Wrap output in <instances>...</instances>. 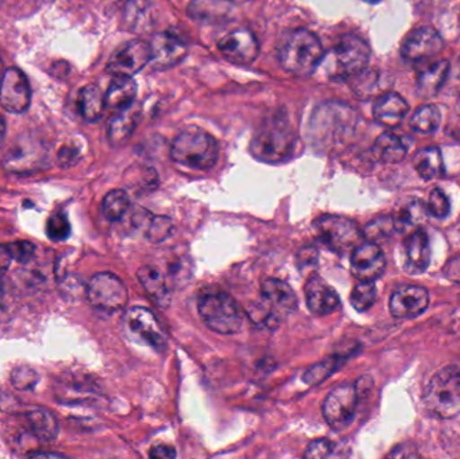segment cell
<instances>
[{
  "label": "cell",
  "mask_w": 460,
  "mask_h": 459,
  "mask_svg": "<svg viewBox=\"0 0 460 459\" xmlns=\"http://www.w3.org/2000/svg\"><path fill=\"white\" fill-rule=\"evenodd\" d=\"M11 383L19 391H30L37 385L40 376L29 366H19L11 372Z\"/></svg>",
  "instance_id": "60d3db41"
},
{
  "label": "cell",
  "mask_w": 460,
  "mask_h": 459,
  "mask_svg": "<svg viewBox=\"0 0 460 459\" xmlns=\"http://www.w3.org/2000/svg\"><path fill=\"white\" fill-rule=\"evenodd\" d=\"M316 237L332 252H350L361 244L364 234L354 221L342 216L326 215L314 221Z\"/></svg>",
  "instance_id": "52a82bcc"
},
{
  "label": "cell",
  "mask_w": 460,
  "mask_h": 459,
  "mask_svg": "<svg viewBox=\"0 0 460 459\" xmlns=\"http://www.w3.org/2000/svg\"><path fill=\"white\" fill-rule=\"evenodd\" d=\"M429 305V291L420 286H402L389 301L391 314L397 320H413L426 312Z\"/></svg>",
  "instance_id": "9a60e30c"
},
{
  "label": "cell",
  "mask_w": 460,
  "mask_h": 459,
  "mask_svg": "<svg viewBox=\"0 0 460 459\" xmlns=\"http://www.w3.org/2000/svg\"><path fill=\"white\" fill-rule=\"evenodd\" d=\"M297 135L284 116L265 119L251 143L254 158L265 163H281L294 155Z\"/></svg>",
  "instance_id": "6da1fadb"
},
{
  "label": "cell",
  "mask_w": 460,
  "mask_h": 459,
  "mask_svg": "<svg viewBox=\"0 0 460 459\" xmlns=\"http://www.w3.org/2000/svg\"><path fill=\"white\" fill-rule=\"evenodd\" d=\"M373 153L384 163H399L407 156L408 147L394 132H384L376 140Z\"/></svg>",
  "instance_id": "4dcf8cb0"
},
{
  "label": "cell",
  "mask_w": 460,
  "mask_h": 459,
  "mask_svg": "<svg viewBox=\"0 0 460 459\" xmlns=\"http://www.w3.org/2000/svg\"><path fill=\"white\" fill-rule=\"evenodd\" d=\"M218 50L233 64L249 65L259 56L260 45L253 32L237 29L218 42Z\"/></svg>",
  "instance_id": "2e32d148"
},
{
  "label": "cell",
  "mask_w": 460,
  "mask_h": 459,
  "mask_svg": "<svg viewBox=\"0 0 460 459\" xmlns=\"http://www.w3.org/2000/svg\"><path fill=\"white\" fill-rule=\"evenodd\" d=\"M105 108H107L105 96L96 85H86L81 89L78 96V110L86 121L89 123L99 121Z\"/></svg>",
  "instance_id": "d6a6232c"
},
{
  "label": "cell",
  "mask_w": 460,
  "mask_h": 459,
  "mask_svg": "<svg viewBox=\"0 0 460 459\" xmlns=\"http://www.w3.org/2000/svg\"><path fill=\"white\" fill-rule=\"evenodd\" d=\"M358 406L356 385L342 384L327 395L322 411L327 425L335 431H343L353 423Z\"/></svg>",
  "instance_id": "30bf717a"
},
{
  "label": "cell",
  "mask_w": 460,
  "mask_h": 459,
  "mask_svg": "<svg viewBox=\"0 0 460 459\" xmlns=\"http://www.w3.org/2000/svg\"><path fill=\"white\" fill-rule=\"evenodd\" d=\"M431 260L429 236L421 228L411 232L404 243V269L411 275L423 274Z\"/></svg>",
  "instance_id": "ffe728a7"
},
{
  "label": "cell",
  "mask_w": 460,
  "mask_h": 459,
  "mask_svg": "<svg viewBox=\"0 0 460 459\" xmlns=\"http://www.w3.org/2000/svg\"><path fill=\"white\" fill-rule=\"evenodd\" d=\"M376 299H377V288L375 282L359 280L351 291L350 304L357 312H367L375 305Z\"/></svg>",
  "instance_id": "8d00e7d4"
},
{
  "label": "cell",
  "mask_w": 460,
  "mask_h": 459,
  "mask_svg": "<svg viewBox=\"0 0 460 459\" xmlns=\"http://www.w3.org/2000/svg\"><path fill=\"white\" fill-rule=\"evenodd\" d=\"M445 40L434 27H420L413 30L404 42L400 53L405 61L423 62L442 53Z\"/></svg>",
  "instance_id": "4fadbf2b"
},
{
  "label": "cell",
  "mask_w": 460,
  "mask_h": 459,
  "mask_svg": "<svg viewBox=\"0 0 460 459\" xmlns=\"http://www.w3.org/2000/svg\"><path fill=\"white\" fill-rule=\"evenodd\" d=\"M427 210H429V215H431L432 217L439 218V220L447 217L448 213H450V201H448L445 191L440 190V189H435V190L431 191L429 204H427Z\"/></svg>",
  "instance_id": "b9f144b4"
},
{
  "label": "cell",
  "mask_w": 460,
  "mask_h": 459,
  "mask_svg": "<svg viewBox=\"0 0 460 459\" xmlns=\"http://www.w3.org/2000/svg\"><path fill=\"white\" fill-rule=\"evenodd\" d=\"M8 248H10L13 260L19 261V263H27L35 255V247L32 243L16 242L13 243V244H8Z\"/></svg>",
  "instance_id": "ee69618b"
},
{
  "label": "cell",
  "mask_w": 460,
  "mask_h": 459,
  "mask_svg": "<svg viewBox=\"0 0 460 459\" xmlns=\"http://www.w3.org/2000/svg\"><path fill=\"white\" fill-rule=\"evenodd\" d=\"M151 62L150 43L142 40H134L119 48L107 65L111 75L134 77L143 67Z\"/></svg>",
  "instance_id": "8fae6325"
},
{
  "label": "cell",
  "mask_w": 460,
  "mask_h": 459,
  "mask_svg": "<svg viewBox=\"0 0 460 459\" xmlns=\"http://www.w3.org/2000/svg\"><path fill=\"white\" fill-rule=\"evenodd\" d=\"M48 153L40 143L27 140L21 142L4 156L3 166L13 174H30L42 169Z\"/></svg>",
  "instance_id": "e0dca14e"
},
{
  "label": "cell",
  "mask_w": 460,
  "mask_h": 459,
  "mask_svg": "<svg viewBox=\"0 0 460 459\" xmlns=\"http://www.w3.org/2000/svg\"><path fill=\"white\" fill-rule=\"evenodd\" d=\"M443 274L451 282L460 285V255L450 259L443 269Z\"/></svg>",
  "instance_id": "f6af8a7d"
},
{
  "label": "cell",
  "mask_w": 460,
  "mask_h": 459,
  "mask_svg": "<svg viewBox=\"0 0 460 459\" xmlns=\"http://www.w3.org/2000/svg\"><path fill=\"white\" fill-rule=\"evenodd\" d=\"M305 294L308 309L318 317H326L340 309L341 299L337 291L319 275L314 274L308 278Z\"/></svg>",
  "instance_id": "ac0fdd59"
},
{
  "label": "cell",
  "mask_w": 460,
  "mask_h": 459,
  "mask_svg": "<svg viewBox=\"0 0 460 459\" xmlns=\"http://www.w3.org/2000/svg\"><path fill=\"white\" fill-rule=\"evenodd\" d=\"M410 110V104L402 94L388 92L378 97L373 107V116L385 127H396L404 120Z\"/></svg>",
  "instance_id": "44dd1931"
},
{
  "label": "cell",
  "mask_w": 460,
  "mask_h": 459,
  "mask_svg": "<svg viewBox=\"0 0 460 459\" xmlns=\"http://www.w3.org/2000/svg\"><path fill=\"white\" fill-rule=\"evenodd\" d=\"M5 314V294L4 286H3L2 279H0V323H2L3 318Z\"/></svg>",
  "instance_id": "f907efd6"
},
{
  "label": "cell",
  "mask_w": 460,
  "mask_h": 459,
  "mask_svg": "<svg viewBox=\"0 0 460 459\" xmlns=\"http://www.w3.org/2000/svg\"><path fill=\"white\" fill-rule=\"evenodd\" d=\"M424 406L432 417L453 419L460 415V366L438 371L424 388Z\"/></svg>",
  "instance_id": "5b68a950"
},
{
  "label": "cell",
  "mask_w": 460,
  "mask_h": 459,
  "mask_svg": "<svg viewBox=\"0 0 460 459\" xmlns=\"http://www.w3.org/2000/svg\"><path fill=\"white\" fill-rule=\"evenodd\" d=\"M323 54L319 38L305 29L288 32L279 43L278 57L281 67L296 77L313 75L318 69Z\"/></svg>",
  "instance_id": "7a4b0ae2"
},
{
  "label": "cell",
  "mask_w": 460,
  "mask_h": 459,
  "mask_svg": "<svg viewBox=\"0 0 460 459\" xmlns=\"http://www.w3.org/2000/svg\"><path fill=\"white\" fill-rule=\"evenodd\" d=\"M233 0H191L189 15L202 23H220L229 18Z\"/></svg>",
  "instance_id": "d4e9b609"
},
{
  "label": "cell",
  "mask_w": 460,
  "mask_h": 459,
  "mask_svg": "<svg viewBox=\"0 0 460 459\" xmlns=\"http://www.w3.org/2000/svg\"><path fill=\"white\" fill-rule=\"evenodd\" d=\"M13 255L7 245H0V275L4 274L13 263Z\"/></svg>",
  "instance_id": "681fc988"
},
{
  "label": "cell",
  "mask_w": 460,
  "mask_h": 459,
  "mask_svg": "<svg viewBox=\"0 0 460 459\" xmlns=\"http://www.w3.org/2000/svg\"><path fill=\"white\" fill-rule=\"evenodd\" d=\"M199 313L213 331L224 336L238 333L243 326V310L226 291L213 290L202 294L199 299Z\"/></svg>",
  "instance_id": "8992f818"
},
{
  "label": "cell",
  "mask_w": 460,
  "mask_h": 459,
  "mask_svg": "<svg viewBox=\"0 0 460 459\" xmlns=\"http://www.w3.org/2000/svg\"><path fill=\"white\" fill-rule=\"evenodd\" d=\"M5 137V121L4 118L0 115V146L3 145V140H4Z\"/></svg>",
  "instance_id": "f5cc1de1"
},
{
  "label": "cell",
  "mask_w": 460,
  "mask_h": 459,
  "mask_svg": "<svg viewBox=\"0 0 460 459\" xmlns=\"http://www.w3.org/2000/svg\"><path fill=\"white\" fill-rule=\"evenodd\" d=\"M124 26L132 32H147L155 24V10L150 0H126L121 10Z\"/></svg>",
  "instance_id": "603a6c76"
},
{
  "label": "cell",
  "mask_w": 460,
  "mask_h": 459,
  "mask_svg": "<svg viewBox=\"0 0 460 459\" xmlns=\"http://www.w3.org/2000/svg\"><path fill=\"white\" fill-rule=\"evenodd\" d=\"M30 457H37V458L50 457V458H56V457H64V455H58V453H34V455H30Z\"/></svg>",
  "instance_id": "816d5d0a"
},
{
  "label": "cell",
  "mask_w": 460,
  "mask_h": 459,
  "mask_svg": "<svg viewBox=\"0 0 460 459\" xmlns=\"http://www.w3.org/2000/svg\"><path fill=\"white\" fill-rule=\"evenodd\" d=\"M172 228H174V224L169 217H164V216H155L154 217V216H151L150 220L147 221L146 236L151 243L158 244V243L169 239Z\"/></svg>",
  "instance_id": "f35d334b"
},
{
  "label": "cell",
  "mask_w": 460,
  "mask_h": 459,
  "mask_svg": "<svg viewBox=\"0 0 460 459\" xmlns=\"http://www.w3.org/2000/svg\"><path fill=\"white\" fill-rule=\"evenodd\" d=\"M24 418L35 438L42 442L56 441L59 433L58 420L48 410H32Z\"/></svg>",
  "instance_id": "f1b7e54d"
},
{
  "label": "cell",
  "mask_w": 460,
  "mask_h": 459,
  "mask_svg": "<svg viewBox=\"0 0 460 459\" xmlns=\"http://www.w3.org/2000/svg\"><path fill=\"white\" fill-rule=\"evenodd\" d=\"M297 263H299L300 269L315 267L318 264V252L314 248H305L297 255Z\"/></svg>",
  "instance_id": "bcb514c9"
},
{
  "label": "cell",
  "mask_w": 460,
  "mask_h": 459,
  "mask_svg": "<svg viewBox=\"0 0 460 459\" xmlns=\"http://www.w3.org/2000/svg\"><path fill=\"white\" fill-rule=\"evenodd\" d=\"M440 120H442V113H440L439 108L434 104H427L413 113L410 126L418 134L429 135L438 131Z\"/></svg>",
  "instance_id": "836d02e7"
},
{
  "label": "cell",
  "mask_w": 460,
  "mask_h": 459,
  "mask_svg": "<svg viewBox=\"0 0 460 459\" xmlns=\"http://www.w3.org/2000/svg\"><path fill=\"white\" fill-rule=\"evenodd\" d=\"M413 167L424 181L437 180L445 174L442 153L439 148L427 147L416 153Z\"/></svg>",
  "instance_id": "1f68e13d"
},
{
  "label": "cell",
  "mask_w": 460,
  "mask_h": 459,
  "mask_svg": "<svg viewBox=\"0 0 460 459\" xmlns=\"http://www.w3.org/2000/svg\"><path fill=\"white\" fill-rule=\"evenodd\" d=\"M351 274L358 280L375 282L386 269V259L378 244L362 242L351 251Z\"/></svg>",
  "instance_id": "5bb4252c"
},
{
  "label": "cell",
  "mask_w": 460,
  "mask_h": 459,
  "mask_svg": "<svg viewBox=\"0 0 460 459\" xmlns=\"http://www.w3.org/2000/svg\"><path fill=\"white\" fill-rule=\"evenodd\" d=\"M77 159V151L75 148L62 147L58 153V162L62 167L72 166Z\"/></svg>",
  "instance_id": "c3c4849f"
},
{
  "label": "cell",
  "mask_w": 460,
  "mask_h": 459,
  "mask_svg": "<svg viewBox=\"0 0 460 459\" xmlns=\"http://www.w3.org/2000/svg\"><path fill=\"white\" fill-rule=\"evenodd\" d=\"M31 102V89L23 72L8 67L0 80V104L11 113H23Z\"/></svg>",
  "instance_id": "7c38bea8"
},
{
  "label": "cell",
  "mask_w": 460,
  "mask_h": 459,
  "mask_svg": "<svg viewBox=\"0 0 460 459\" xmlns=\"http://www.w3.org/2000/svg\"><path fill=\"white\" fill-rule=\"evenodd\" d=\"M3 73H4V69H3V62L2 59H0V80H2Z\"/></svg>",
  "instance_id": "db71d44e"
},
{
  "label": "cell",
  "mask_w": 460,
  "mask_h": 459,
  "mask_svg": "<svg viewBox=\"0 0 460 459\" xmlns=\"http://www.w3.org/2000/svg\"><path fill=\"white\" fill-rule=\"evenodd\" d=\"M137 83L132 77H124L118 75L113 78L105 93V105L110 110H121L134 105L135 97H137Z\"/></svg>",
  "instance_id": "4316f807"
},
{
  "label": "cell",
  "mask_w": 460,
  "mask_h": 459,
  "mask_svg": "<svg viewBox=\"0 0 460 459\" xmlns=\"http://www.w3.org/2000/svg\"><path fill=\"white\" fill-rule=\"evenodd\" d=\"M369 59V45L361 37L346 35L323 54L319 66L329 80L342 81L361 75Z\"/></svg>",
  "instance_id": "3957f363"
},
{
  "label": "cell",
  "mask_w": 460,
  "mask_h": 459,
  "mask_svg": "<svg viewBox=\"0 0 460 459\" xmlns=\"http://www.w3.org/2000/svg\"><path fill=\"white\" fill-rule=\"evenodd\" d=\"M448 73H450V62L447 59L432 62L431 65L424 67L418 75L419 94L429 99L439 93L447 81Z\"/></svg>",
  "instance_id": "484cf974"
},
{
  "label": "cell",
  "mask_w": 460,
  "mask_h": 459,
  "mask_svg": "<svg viewBox=\"0 0 460 459\" xmlns=\"http://www.w3.org/2000/svg\"><path fill=\"white\" fill-rule=\"evenodd\" d=\"M86 298L94 309L115 313L128 304V291L120 278L111 272H100L86 286Z\"/></svg>",
  "instance_id": "ba28073f"
},
{
  "label": "cell",
  "mask_w": 460,
  "mask_h": 459,
  "mask_svg": "<svg viewBox=\"0 0 460 459\" xmlns=\"http://www.w3.org/2000/svg\"><path fill=\"white\" fill-rule=\"evenodd\" d=\"M70 231L72 228L64 212L53 213L46 223V234L53 242H64L70 236Z\"/></svg>",
  "instance_id": "ab89813d"
},
{
  "label": "cell",
  "mask_w": 460,
  "mask_h": 459,
  "mask_svg": "<svg viewBox=\"0 0 460 459\" xmlns=\"http://www.w3.org/2000/svg\"><path fill=\"white\" fill-rule=\"evenodd\" d=\"M346 358L341 357V356H332V357L326 358L321 363L315 364L305 371L303 380L307 383L308 385H319L329 379L335 371L341 368L345 364Z\"/></svg>",
  "instance_id": "d590c367"
},
{
  "label": "cell",
  "mask_w": 460,
  "mask_h": 459,
  "mask_svg": "<svg viewBox=\"0 0 460 459\" xmlns=\"http://www.w3.org/2000/svg\"><path fill=\"white\" fill-rule=\"evenodd\" d=\"M137 279L145 287L154 304L161 309H167L172 304V291L167 286L164 275L154 266H142L137 269Z\"/></svg>",
  "instance_id": "cb8c5ba5"
},
{
  "label": "cell",
  "mask_w": 460,
  "mask_h": 459,
  "mask_svg": "<svg viewBox=\"0 0 460 459\" xmlns=\"http://www.w3.org/2000/svg\"><path fill=\"white\" fill-rule=\"evenodd\" d=\"M150 457L155 459H172L177 457V452H175L174 447L169 446V445L159 444L151 447Z\"/></svg>",
  "instance_id": "7dc6e473"
},
{
  "label": "cell",
  "mask_w": 460,
  "mask_h": 459,
  "mask_svg": "<svg viewBox=\"0 0 460 459\" xmlns=\"http://www.w3.org/2000/svg\"><path fill=\"white\" fill-rule=\"evenodd\" d=\"M172 161L194 170H209L220 155L217 140L204 129L188 127L172 145Z\"/></svg>",
  "instance_id": "277c9868"
},
{
  "label": "cell",
  "mask_w": 460,
  "mask_h": 459,
  "mask_svg": "<svg viewBox=\"0 0 460 459\" xmlns=\"http://www.w3.org/2000/svg\"><path fill=\"white\" fill-rule=\"evenodd\" d=\"M151 64L158 69L175 66L186 57L185 43L166 32L154 35L150 42Z\"/></svg>",
  "instance_id": "d6986e66"
},
{
  "label": "cell",
  "mask_w": 460,
  "mask_h": 459,
  "mask_svg": "<svg viewBox=\"0 0 460 459\" xmlns=\"http://www.w3.org/2000/svg\"><path fill=\"white\" fill-rule=\"evenodd\" d=\"M365 2H367V3H378V2H381V0H365Z\"/></svg>",
  "instance_id": "11a10c76"
},
{
  "label": "cell",
  "mask_w": 460,
  "mask_h": 459,
  "mask_svg": "<svg viewBox=\"0 0 460 459\" xmlns=\"http://www.w3.org/2000/svg\"><path fill=\"white\" fill-rule=\"evenodd\" d=\"M261 296L267 302L268 306L272 307L279 314L296 310V294L283 280L275 279V278H267L262 280Z\"/></svg>",
  "instance_id": "7402d4cb"
},
{
  "label": "cell",
  "mask_w": 460,
  "mask_h": 459,
  "mask_svg": "<svg viewBox=\"0 0 460 459\" xmlns=\"http://www.w3.org/2000/svg\"><path fill=\"white\" fill-rule=\"evenodd\" d=\"M396 232L394 228V217H378L376 220L370 221L364 231V237H367L369 242L376 243L383 242V240L389 239V237Z\"/></svg>",
  "instance_id": "74e56055"
},
{
  "label": "cell",
  "mask_w": 460,
  "mask_h": 459,
  "mask_svg": "<svg viewBox=\"0 0 460 459\" xmlns=\"http://www.w3.org/2000/svg\"><path fill=\"white\" fill-rule=\"evenodd\" d=\"M427 215H429L427 205H424L420 199H411L399 207L392 217H394L396 232L411 234L418 229L419 224L426 218Z\"/></svg>",
  "instance_id": "83f0119b"
},
{
  "label": "cell",
  "mask_w": 460,
  "mask_h": 459,
  "mask_svg": "<svg viewBox=\"0 0 460 459\" xmlns=\"http://www.w3.org/2000/svg\"><path fill=\"white\" fill-rule=\"evenodd\" d=\"M123 328L127 336L135 342L147 345L158 352L167 349V339L155 315L146 307H132L123 317Z\"/></svg>",
  "instance_id": "9c48e42d"
},
{
  "label": "cell",
  "mask_w": 460,
  "mask_h": 459,
  "mask_svg": "<svg viewBox=\"0 0 460 459\" xmlns=\"http://www.w3.org/2000/svg\"><path fill=\"white\" fill-rule=\"evenodd\" d=\"M137 110L131 105L126 110H119L108 124V139L111 145L120 146L126 143L137 127Z\"/></svg>",
  "instance_id": "f546056e"
},
{
  "label": "cell",
  "mask_w": 460,
  "mask_h": 459,
  "mask_svg": "<svg viewBox=\"0 0 460 459\" xmlns=\"http://www.w3.org/2000/svg\"><path fill=\"white\" fill-rule=\"evenodd\" d=\"M334 452V445L329 439H316L308 445L305 458H327Z\"/></svg>",
  "instance_id": "7bdbcfd3"
},
{
  "label": "cell",
  "mask_w": 460,
  "mask_h": 459,
  "mask_svg": "<svg viewBox=\"0 0 460 459\" xmlns=\"http://www.w3.org/2000/svg\"><path fill=\"white\" fill-rule=\"evenodd\" d=\"M129 207H131V201L128 194L120 189H115L104 197L102 207V215L111 223H118L128 212Z\"/></svg>",
  "instance_id": "e575fe53"
}]
</instances>
